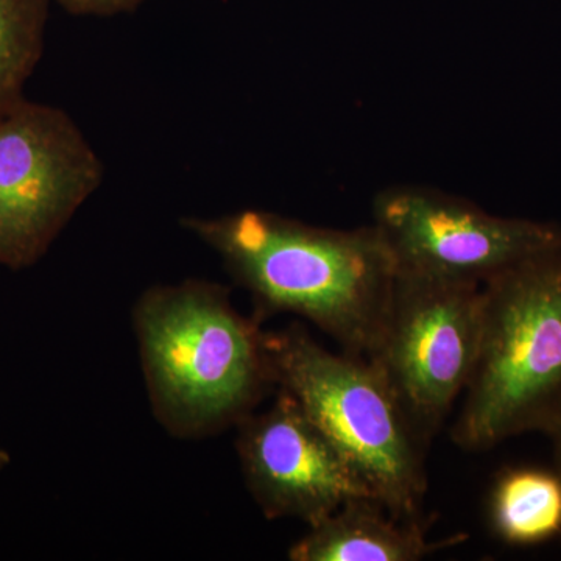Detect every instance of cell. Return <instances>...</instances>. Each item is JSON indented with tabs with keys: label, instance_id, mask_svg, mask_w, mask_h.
Wrapping results in <instances>:
<instances>
[{
	"label": "cell",
	"instance_id": "14",
	"mask_svg": "<svg viewBox=\"0 0 561 561\" xmlns=\"http://www.w3.org/2000/svg\"><path fill=\"white\" fill-rule=\"evenodd\" d=\"M11 463V454L5 449L0 448V472L7 470Z\"/></svg>",
	"mask_w": 561,
	"mask_h": 561
},
{
	"label": "cell",
	"instance_id": "9",
	"mask_svg": "<svg viewBox=\"0 0 561 561\" xmlns=\"http://www.w3.org/2000/svg\"><path fill=\"white\" fill-rule=\"evenodd\" d=\"M451 540L432 542L424 522H402L375 497H354L289 549L291 561H416Z\"/></svg>",
	"mask_w": 561,
	"mask_h": 561
},
{
	"label": "cell",
	"instance_id": "6",
	"mask_svg": "<svg viewBox=\"0 0 561 561\" xmlns=\"http://www.w3.org/2000/svg\"><path fill=\"white\" fill-rule=\"evenodd\" d=\"M103 176L68 111L24 99L0 117V267L38 264Z\"/></svg>",
	"mask_w": 561,
	"mask_h": 561
},
{
	"label": "cell",
	"instance_id": "13",
	"mask_svg": "<svg viewBox=\"0 0 561 561\" xmlns=\"http://www.w3.org/2000/svg\"><path fill=\"white\" fill-rule=\"evenodd\" d=\"M551 437L553 448V459H556V470L561 474V415L560 419L553 423L551 430L546 432Z\"/></svg>",
	"mask_w": 561,
	"mask_h": 561
},
{
	"label": "cell",
	"instance_id": "3",
	"mask_svg": "<svg viewBox=\"0 0 561 561\" xmlns=\"http://www.w3.org/2000/svg\"><path fill=\"white\" fill-rule=\"evenodd\" d=\"M561 415V250L482 284L481 341L453 438L486 451Z\"/></svg>",
	"mask_w": 561,
	"mask_h": 561
},
{
	"label": "cell",
	"instance_id": "4",
	"mask_svg": "<svg viewBox=\"0 0 561 561\" xmlns=\"http://www.w3.org/2000/svg\"><path fill=\"white\" fill-rule=\"evenodd\" d=\"M278 390L291 394L402 522H423L426 443L370 359L332 353L300 324L264 332Z\"/></svg>",
	"mask_w": 561,
	"mask_h": 561
},
{
	"label": "cell",
	"instance_id": "10",
	"mask_svg": "<svg viewBox=\"0 0 561 561\" xmlns=\"http://www.w3.org/2000/svg\"><path fill=\"white\" fill-rule=\"evenodd\" d=\"M491 529L512 546L541 545L561 534V474L538 467L501 472L489 500Z\"/></svg>",
	"mask_w": 561,
	"mask_h": 561
},
{
	"label": "cell",
	"instance_id": "7",
	"mask_svg": "<svg viewBox=\"0 0 561 561\" xmlns=\"http://www.w3.org/2000/svg\"><path fill=\"white\" fill-rule=\"evenodd\" d=\"M373 225L397 272L481 286L523 262L561 250L560 225L494 216L476 203L419 184L378 192Z\"/></svg>",
	"mask_w": 561,
	"mask_h": 561
},
{
	"label": "cell",
	"instance_id": "11",
	"mask_svg": "<svg viewBox=\"0 0 561 561\" xmlns=\"http://www.w3.org/2000/svg\"><path fill=\"white\" fill-rule=\"evenodd\" d=\"M50 0H0V117L24 101L46 44Z\"/></svg>",
	"mask_w": 561,
	"mask_h": 561
},
{
	"label": "cell",
	"instance_id": "5",
	"mask_svg": "<svg viewBox=\"0 0 561 561\" xmlns=\"http://www.w3.org/2000/svg\"><path fill=\"white\" fill-rule=\"evenodd\" d=\"M481 321V284L397 272L381 335L367 359L426 445L467 390Z\"/></svg>",
	"mask_w": 561,
	"mask_h": 561
},
{
	"label": "cell",
	"instance_id": "12",
	"mask_svg": "<svg viewBox=\"0 0 561 561\" xmlns=\"http://www.w3.org/2000/svg\"><path fill=\"white\" fill-rule=\"evenodd\" d=\"M58 3L76 16H114L138 9L144 0H57Z\"/></svg>",
	"mask_w": 561,
	"mask_h": 561
},
{
	"label": "cell",
	"instance_id": "8",
	"mask_svg": "<svg viewBox=\"0 0 561 561\" xmlns=\"http://www.w3.org/2000/svg\"><path fill=\"white\" fill-rule=\"evenodd\" d=\"M239 460L251 496L268 519L313 526L354 497H375L331 438L287 391L238 424ZM376 500V497H375Z\"/></svg>",
	"mask_w": 561,
	"mask_h": 561
},
{
	"label": "cell",
	"instance_id": "2",
	"mask_svg": "<svg viewBox=\"0 0 561 561\" xmlns=\"http://www.w3.org/2000/svg\"><path fill=\"white\" fill-rule=\"evenodd\" d=\"M133 327L151 411L173 437L238 426L275 387L260 320L243 317L220 284L150 287Z\"/></svg>",
	"mask_w": 561,
	"mask_h": 561
},
{
	"label": "cell",
	"instance_id": "1",
	"mask_svg": "<svg viewBox=\"0 0 561 561\" xmlns=\"http://www.w3.org/2000/svg\"><path fill=\"white\" fill-rule=\"evenodd\" d=\"M181 225L250 291L257 320L295 313L345 353L370 356L397 276L375 225L335 230L262 209L184 217Z\"/></svg>",
	"mask_w": 561,
	"mask_h": 561
}]
</instances>
